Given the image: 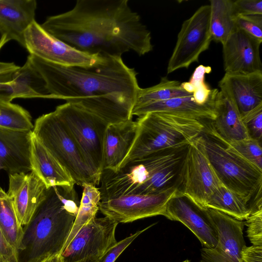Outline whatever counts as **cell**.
Returning a JSON list of instances; mask_svg holds the SVG:
<instances>
[{"label": "cell", "mask_w": 262, "mask_h": 262, "mask_svg": "<svg viewBox=\"0 0 262 262\" xmlns=\"http://www.w3.org/2000/svg\"><path fill=\"white\" fill-rule=\"evenodd\" d=\"M44 260H45V259H44ZM43 260L42 261H40V262H43V260Z\"/></svg>", "instance_id": "46"}, {"label": "cell", "mask_w": 262, "mask_h": 262, "mask_svg": "<svg viewBox=\"0 0 262 262\" xmlns=\"http://www.w3.org/2000/svg\"><path fill=\"white\" fill-rule=\"evenodd\" d=\"M137 121L135 140L120 167L155 152L186 147L202 135L206 127L203 121L165 113H147Z\"/></svg>", "instance_id": "4"}, {"label": "cell", "mask_w": 262, "mask_h": 262, "mask_svg": "<svg viewBox=\"0 0 262 262\" xmlns=\"http://www.w3.org/2000/svg\"><path fill=\"white\" fill-rule=\"evenodd\" d=\"M35 0H0V30L8 41H17L25 48V33L35 21Z\"/></svg>", "instance_id": "21"}, {"label": "cell", "mask_w": 262, "mask_h": 262, "mask_svg": "<svg viewBox=\"0 0 262 262\" xmlns=\"http://www.w3.org/2000/svg\"><path fill=\"white\" fill-rule=\"evenodd\" d=\"M155 224L154 223L142 230H138L133 234L117 242L114 246L106 251L96 262H115L119 255L139 235Z\"/></svg>", "instance_id": "35"}, {"label": "cell", "mask_w": 262, "mask_h": 262, "mask_svg": "<svg viewBox=\"0 0 262 262\" xmlns=\"http://www.w3.org/2000/svg\"><path fill=\"white\" fill-rule=\"evenodd\" d=\"M30 160L32 171L42 180L48 189L54 186H74L76 184L68 170L33 133Z\"/></svg>", "instance_id": "23"}, {"label": "cell", "mask_w": 262, "mask_h": 262, "mask_svg": "<svg viewBox=\"0 0 262 262\" xmlns=\"http://www.w3.org/2000/svg\"><path fill=\"white\" fill-rule=\"evenodd\" d=\"M202 138L208 159L223 185L249 205L262 187V169L205 132Z\"/></svg>", "instance_id": "6"}, {"label": "cell", "mask_w": 262, "mask_h": 262, "mask_svg": "<svg viewBox=\"0 0 262 262\" xmlns=\"http://www.w3.org/2000/svg\"><path fill=\"white\" fill-rule=\"evenodd\" d=\"M223 184L207 155L202 135L188 145L179 174V194L201 209H206L211 195Z\"/></svg>", "instance_id": "8"}, {"label": "cell", "mask_w": 262, "mask_h": 262, "mask_svg": "<svg viewBox=\"0 0 262 262\" xmlns=\"http://www.w3.org/2000/svg\"><path fill=\"white\" fill-rule=\"evenodd\" d=\"M193 95L194 93L188 92L179 81L170 80L163 77L156 85L144 89L140 88L133 106Z\"/></svg>", "instance_id": "29"}, {"label": "cell", "mask_w": 262, "mask_h": 262, "mask_svg": "<svg viewBox=\"0 0 262 262\" xmlns=\"http://www.w3.org/2000/svg\"><path fill=\"white\" fill-rule=\"evenodd\" d=\"M214 108L216 118L206 126V134L223 144L250 137L237 107L224 91L217 92Z\"/></svg>", "instance_id": "17"}, {"label": "cell", "mask_w": 262, "mask_h": 262, "mask_svg": "<svg viewBox=\"0 0 262 262\" xmlns=\"http://www.w3.org/2000/svg\"><path fill=\"white\" fill-rule=\"evenodd\" d=\"M43 262H63V260L60 254H59L48 257Z\"/></svg>", "instance_id": "42"}, {"label": "cell", "mask_w": 262, "mask_h": 262, "mask_svg": "<svg viewBox=\"0 0 262 262\" xmlns=\"http://www.w3.org/2000/svg\"><path fill=\"white\" fill-rule=\"evenodd\" d=\"M54 111L77 143L87 164L101 178L103 139L108 125L69 103L57 106Z\"/></svg>", "instance_id": "9"}, {"label": "cell", "mask_w": 262, "mask_h": 262, "mask_svg": "<svg viewBox=\"0 0 262 262\" xmlns=\"http://www.w3.org/2000/svg\"><path fill=\"white\" fill-rule=\"evenodd\" d=\"M33 135L68 170L76 184L97 186L101 178L85 162L77 143L56 112L36 119Z\"/></svg>", "instance_id": "5"}, {"label": "cell", "mask_w": 262, "mask_h": 262, "mask_svg": "<svg viewBox=\"0 0 262 262\" xmlns=\"http://www.w3.org/2000/svg\"><path fill=\"white\" fill-rule=\"evenodd\" d=\"M261 42L237 29L222 45L225 73L246 74L262 72L259 53Z\"/></svg>", "instance_id": "15"}, {"label": "cell", "mask_w": 262, "mask_h": 262, "mask_svg": "<svg viewBox=\"0 0 262 262\" xmlns=\"http://www.w3.org/2000/svg\"><path fill=\"white\" fill-rule=\"evenodd\" d=\"M97 260L98 259H97L90 258V259H85V260H82L81 261H79V262H96L97 261Z\"/></svg>", "instance_id": "44"}, {"label": "cell", "mask_w": 262, "mask_h": 262, "mask_svg": "<svg viewBox=\"0 0 262 262\" xmlns=\"http://www.w3.org/2000/svg\"><path fill=\"white\" fill-rule=\"evenodd\" d=\"M25 48L30 55L64 66L91 67L102 62L106 56L90 55L53 37L34 21L25 33Z\"/></svg>", "instance_id": "11"}, {"label": "cell", "mask_w": 262, "mask_h": 262, "mask_svg": "<svg viewBox=\"0 0 262 262\" xmlns=\"http://www.w3.org/2000/svg\"><path fill=\"white\" fill-rule=\"evenodd\" d=\"M245 222L247 236L253 245L262 246V209L251 212Z\"/></svg>", "instance_id": "36"}, {"label": "cell", "mask_w": 262, "mask_h": 262, "mask_svg": "<svg viewBox=\"0 0 262 262\" xmlns=\"http://www.w3.org/2000/svg\"><path fill=\"white\" fill-rule=\"evenodd\" d=\"M80 201L74 186H54L24 229L26 262H40L60 254L78 213Z\"/></svg>", "instance_id": "3"}, {"label": "cell", "mask_w": 262, "mask_h": 262, "mask_svg": "<svg viewBox=\"0 0 262 262\" xmlns=\"http://www.w3.org/2000/svg\"><path fill=\"white\" fill-rule=\"evenodd\" d=\"M183 262H190L189 260L188 259H186L184 261H183Z\"/></svg>", "instance_id": "45"}, {"label": "cell", "mask_w": 262, "mask_h": 262, "mask_svg": "<svg viewBox=\"0 0 262 262\" xmlns=\"http://www.w3.org/2000/svg\"><path fill=\"white\" fill-rule=\"evenodd\" d=\"M187 146L160 151L133 160L117 171H102L101 201L132 194L158 171L182 157Z\"/></svg>", "instance_id": "7"}, {"label": "cell", "mask_w": 262, "mask_h": 262, "mask_svg": "<svg viewBox=\"0 0 262 262\" xmlns=\"http://www.w3.org/2000/svg\"><path fill=\"white\" fill-rule=\"evenodd\" d=\"M32 130L0 129V170L8 174L32 171Z\"/></svg>", "instance_id": "19"}, {"label": "cell", "mask_w": 262, "mask_h": 262, "mask_svg": "<svg viewBox=\"0 0 262 262\" xmlns=\"http://www.w3.org/2000/svg\"><path fill=\"white\" fill-rule=\"evenodd\" d=\"M219 86L229 97L242 117L262 104V72L225 73Z\"/></svg>", "instance_id": "18"}, {"label": "cell", "mask_w": 262, "mask_h": 262, "mask_svg": "<svg viewBox=\"0 0 262 262\" xmlns=\"http://www.w3.org/2000/svg\"><path fill=\"white\" fill-rule=\"evenodd\" d=\"M16 69L0 72V100L12 101L9 84Z\"/></svg>", "instance_id": "40"}, {"label": "cell", "mask_w": 262, "mask_h": 262, "mask_svg": "<svg viewBox=\"0 0 262 262\" xmlns=\"http://www.w3.org/2000/svg\"><path fill=\"white\" fill-rule=\"evenodd\" d=\"M222 144L230 148L245 159L262 169L261 143L257 140L249 137Z\"/></svg>", "instance_id": "32"}, {"label": "cell", "mask_w": 262, "mask_h": 262, "mask_svg": "<svg viewBox=\"0 0 262 262\" xmlns=\"http://www.w3.org/2000/svg\"><path fill=\"white\" fill-rule=\"evenodd\" d=\"M82 187V195L78 213L64 248L82 227L96 217V214L99 210V205L101 201L99 189L94 185L86 183L83 184Z\"/></svg>", "instance_id": "30"}, {"label": "cell", "mask_w": 262, "mask_h": 262, "mask_svg": "<svg viewBox=\"0 0 262 262\" xmlns=\"http://www.w3.org/2000/svg\"><path fill=\"white\" fill-rule=\"evenodd\" d=\"M233 8L236 16L239 15H262V1H233Z\"/></svg>", "instance_id": "37"}, {"label": "cell", "mask_w": 262, "mask_h": 262, "mask_svg": "<svg viewBox=\"0 0 262 262\" xmlns=\"http://www.w3.org/2000/svg\"><path fill=\"white\" fill-rule=\"evenodd\" d=\"M215 96L205 104L199 103L195 100L193 95L151 102L133 106L132 114L133 116H137L139 117L149 113H165L203 121H212L216 118L214 108Z\"/></svg>", "instance_id": "22"}, {"label": "cell", "mask_w": 262, "mask_h": 262, "mask_svg": "<svg viewBox=\"0 0 262 262\" xmlns=\"http://www.w3.org/2000/svg\"><path fill=\"white\" fill-rule=\"evenodd\" d=\"M138 124L130 120L108 125L105 130L102 151V169L117 171L135 140Z\"/></svg>", "instance_id": "20"}, {"label": "cell", "mask_w": 262, "mask_h": 262, "mask_svg": "<svg viewBox=\"0 0 262 262\" xmlns=\"http://www.w3.org/2000/svg\"><path fill=\"white\" fill-rule=\"evenodd\" d=\"M210 30L212 40L223 45L237 29L232 0H210Z\"/></svg>", "instance_id": "26"}, {"label": "cell", "mask_w": 262, "mask_h": 262, "mask_svg": "<svg viewBox=\"0 0 262 262\" xmlns=\"http://www.w3.org/2000/svg\"><path fill=\"white\" fill-rule=\"evenodd\" d=\"M200 262H239L217 248H203Z\"/></svg>", "instance_id": "38"}, {"label": "cell", "mask_w": 262, "mask_h": 262, "mask_svg": "<svg viewBox=\"0 0 262 262\" xmlns=\"http://www.w3.org/2000/svg\"><path fill=\"white\" fill-rule=\"evenodd\" d=\"M206 208L218 210L239 221L246 220L251 213L249 204L223 185L209 198Z\"/></svg>", "instance_id": "27"}, {"label": "cell", "mask_w": 262, "mask_h": 262, "mask_svg": "<svg viewBox=\"0 0 262 262\" xmlns=\"http://www.w3.org/2000/svg\"><path fill=\"white\" fill-rule=\"evenodd\" d=\"M34 125L30 113L11 102L0 100V129L32 130Z\"/></svg>", "instance_id": "31"}, {"label": "cell", "mask_w": 262, "mask_h": 262, "mask_svg": "<svg viewBox=\"0 0 262 262\" xmlns=\"http://www.w3.org/2000/svg\"><path fill=\"white\" fill-rule=\"evenodd\" d=\"M69 46L92 55L139 56L153 49L151 36L128 0H77L73 8L49 16L41 25Z\"/></svg>", "instance_id": "2"}, {"label": "cell", "mask_w": 262, "mask_h": 262, "mask_svg": "<svg viewBox=\"0 0 262 262\" xmlns=\"http://www.w3.org/2000/svg\"><path fill=\"white\" fill-rule=\"evenodd\" d=\"M242 262H262V246H246L241 251Z\"/></svg>", "instance_id": "41"}, {"label": "cell", "mask_w": 262, "mask_h": 262, "mask_svg": "<svg viewBox=\"0 0 262 262\" xmlns=\"http://www.w3.org/2000/svg\"><path fill=\"white\" fill-rule=\"evenodd\" d=\"M48 189L33 171L9 174L7 192L11 199L20 227L27 226L45 199Z\"/></svg>", "instance_id": "14"}, {"label": "cell", "mask_w": 262, "mask_h": 262, "mask_svg": "<svg viewBox=\"0 0 262 262\" xmlns=\"http://www.w3.org/2000/svg\"><path fill=\"white\" fill-rule=\"evenodd\" d=\"M250 137L262 141V104L242 117Z\"/></svg>", "instance_id": "34"}, {"label": "cell", "mask_w": 262, "mask_h": 262, "mask_svg": "<svg viewBox=\"0 0 262 262\" xmlns=\"http://www.w3.org/2000/svg\"><path fill=\"white\" fill-rule=\"evenodd\" d=\"M12 100L15 98L50 99L46 82L29 59L14 72L9 84Z\"/></svg>", "instance_id": "25"}, {"label": "cell", "mask_w": 262, "mask_h": 262, "mask_svg": "<svg viewBox=\"0 0 262 262\" xmlns=\"http://www.w3.org/2000/svg\"><path fill=\"white\" fill-rule=\"evenodd\" d=\"M163 216L183 223L196 236L203 248H214L218 234L206 209H201L185 198L176 196L168 202Z\"/></svg>", "instance_id": "16"}, {"label": "cell", "mask_w": 262, "mask_h": 262, "mask_svg": "<svg viewBox=\"0 0 262 262\" xmlns=\"http://www.w3.org/2000/svg\"><path fill=\"white\" fill-rule=\"evenodd\" d=\"M0 228L9 244L18 253L24 251V229L18 224L11 199L1 186Z\"/></svg>", "instance_id": "28"}, {"label": "cell", "mask_w": 262, "mask_h": 262, "mask_svg": "<svg viewBox=\"0 0 262 262\" xmlns=\"http://www.w3.org/2000/svg\"><path fill=\"white\" fill-rule=\"evenodd\" d=\"M118 223L108 217L92 219L79 230L60 254L63 262L99 259L117 243Z\"/></svg>", "instance_id": "13"}, {"label": "cell", "mask_w": 262, "mask_h": 262, "mask_svg": "<svg viewBox=\"0 0 262 262\" xmlns=\"http://www.w3.org/2000/svg\"><path fill=\"white\" fill-rule=\"evenodd\" d=\"M236 26L262 42V15H237Z\"/></svg>", "instance_id": "33"}, {"label": "cell", "mask_w": 262, "mask_h": 262, "mask_svg": "<svg viewBox=\"0 0 262 262\" xmlns=\"http://www.w3.org/2000/svg\"><path fill=\"white\" fill-rule=\"evenodd\" d=\"M43 78L50 99L66 102L100 119L106 125L132 119L139 85L137 73L121 57L106 56L95 66H64L29 55Z\"/></svg>", "instance_id": "1"}, {"label": "cell", "mask_w": 262, "mask_h": 262, "mask_svg": "<svg viewBox=\"0 0 262 262\" xmlns=\"http://www.w3.org/2000/svg\"><path fill=\"white\" fill-rule=\"evenodd\" d=\"M7 42L6 36L0 30V50Z\"/></svg>", "instance_id": "43"}, {"label": "cell", "mask_w": 262, "mask_h": 262, "mask_svg": "<svg viewBox=\"0 0 262 262\" xmlns=\"http://www.w3.org/2000/svg\"><path fill=\"white\" fill-rule=\"evenodd\" d=\"M210 21L209 4L201 6L184 21L168 60V74L180 69H187L192 63L198 62L201 54L209 48L212 41Z\"/></svg>", "instance_id": "10"}, {"label": "cell", "mask_w": 262, "mask_h": 262, "mask_svg": "<svg viewBox=\"0 0 262 262\" xmlns=\"http://www.w3.org/2000/svg\"><path fill=\"white\" fill-rule=\"evenodd\" d=\"M181 196L177 186L151 194H129L101 201L99 210L118 224L159 215H163L172 198Z\"/></svg>", "instance_id": "12"}, {"label": "cell", "mask_w": 262, "mask_h": 262, "mask_svg": "<svg viewBox=\"0 0 262 262\" xmlns=\"http://www.w3.org/2000/svg\"><path fill=\"white\" fill-rule=\"evenodd\" d=\"M206 211L218 234L215 247L242 262L241 251L246 246L243 233L245 222L215 209L207 208Z\"/></svg>", "instance_id": "24"}, {"label": "cell", "mask_w": 262, "mask_h": 262, "mask_svg": "<svg viewBox=\"0 0 262 262\" xmlns=\"http://www.w3.org/2000/svg\"><path fill=\"white\" fill-rule=\"evenodd\" d=\"M19 253L9 244L0 228V262H19Z\"/></svg>", "instance_id": "39"}]
</instances>
